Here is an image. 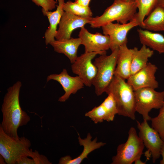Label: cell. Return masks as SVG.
<instances>
[{"mask_svg": "<svg viewBox=\"0 0 164 164\" xmlns=\"http://www.w3.org/2000/svg\"><path fill=\"white\" fill-rule=\"evenodd\" d=\"M0 164H5V163H4V161H5V159H4V158L3 157L0 155Z\"/></svg>", "mask_w": 164, "mask_h": 164, "instance_id": "obj_32", "label": "cell"}, {"mask_svg": "<svg viewBox=\"0 0 164 164\" xmlns=\"http://www.w3.org/2000/svg\"><path fill=\"white\" fill-rule=\"evenodd\" d=\"M22 83L18 81L9 87L5 95L2 105V120L0 127L9 136L15 138L19 137L17 130L30 120L29 116L20 105L19 93Z\"/></svg>", "mask_w": 164, "mask_h": 164, "instance_id": "obj_1", "label": "cell"}, {"mask_svg": "<svg viewBox=\"0 0 164 164\" xmlns=\"http://www.w3.org/2000/svg\"><path fill=\"white\" fill-rule=\"evenodd\" d=\"M146 87L134 91L136 111L142 115L144 120H151L149 112L152 109H159L163 104L164 91Z\"/></svg>", "mask_w": 164, "mask_h": 164, "instance_id": "obj_7", "label": "cell"}, {"mask_svg": "<svg viewBox=\"0 0 164 164\" xmlns=\"http://www.w3.org/2000/svg\"><path fill=\"white\" fill-rule=\"evenodd\" d=\"M118 48L111 51L109 55L106 54L100 55L93 62L97 71L93 85L97 96L105 92L114 75Z\"/></svg>", "mask_w": 164, "mask_h": 164, "instance_id": "obj_5", "label": "cell"}, {"mask_svg": "<svg viewBox=\"0 0 164 164\" xmlns=\"http://www.w3.org/2000/svg\"><path fill=\"white\" fill-rule=\"evenodd\" d=\"M16 164H36V162L33 159L28 158L27 156H24L18 159Z\"/></svg>", "mask_w": 164, "mask_h": 164, "instance_id": "obj_27", "label": "cell"}, {"mask_svg": "<svg viewBox=\"0 0 164 164\" xmlns=\"http://www.w3.org/2000/svg\"><path fill=\"white\" fill-rule=\"evenodd\" d=\"M121 0L123 1H124L129 2L135 1L136 0Z\"/></svg>", "mask_w": 164, "mask_h": 164, "instance_id": "obj_33", "label": "cell"}, {"mask_svg": "<svg viewBox=\"0 0 164 164\" xmlns=\"http://www.w3.org/2000/svg\"><path fill=\"white\" fill-rule=\"evenodd\" d=\"M141 43L157 51L164 53V36L159 33L153 32L141 29H137Z\"/></svg>", "mask_w": 164, "mask_h": 164, "instance_id": "obj_20", "label": "cell"}, {"mask_svg": "<svg viewBox=\"0 0 164 164\" xmlns=\"http://www.w3.org/2000/svg\"><path fill=\"white\" fill-rule=\"evenodd\" d=\"M107 52H87L78 56L71 66L73 73L80 77L84 85L91 87L96 76L97 69L92 62L97 55L106 54Z\"/></svg>", "mask_w": 164, "mask_h": 164, "instance_id": "obj_8", "label": "cell"}, {"mask_svg": "<svg viewBox=\"0 0 164 164\" xmlns=\"http://www.w3.org/2000/svg\"><path fill=\"white\" fill-rule=\"evenodd\" d=\"M151 120L152 127L158 132L164 142V102L162 106L159 109L158 115L152 118Z\"/></svg>", "mask_w": 164, "mask_h": 164, "instance_id": "obj_25", "label": "cell"}, {"mask_svg": "<svg viewBox=\"0 0 164 164\" xmlns=\"http://www.w3.org/2000/svg\"><path fill=\"white\" fill-rule=\"evenodd\" d=\"M92 18L83 17L64 12L59 24L55 39L61 40L70 38L75 29L89 24Z\"/></svg>", "mask_w": 164, "mask_h": 164, "instance_id": "obj_14", "label": "cell"}, {"mask_svg": "<svg viewBox=\"0 0 164 164\" xmlns=\"http://www.w3.org/2000/svg\"><path fill=\"white\" fill-rule=\"evenodd\" d=\"M58 5L55 11L53 12L46 11L42 9L43 15L48 19L50 25L44 34L45 43L50 44L54 41L57 31V26L59 24L62 16L64 12L63 9L64 0H57Z\"/></svg>", "mask_w": 164, "mask_h": 164, "instance_id": "obj_17", "label": "cell"}, {"mask_svg": "<svg viewBox=\"0 0 164 164\" xmlns=\"http://www.w3.org/2000/svg\"><path fill=\"white\" fill-rule=\"evenodd\" d=\"M157 69L155 65L148 63L145 67L131 75L127 80V82L134 91L146 87L157 88L159 87V84L155 74Z\"/></svg>", "mask_w": 164, "mask_h": 164, "instance_id": "obj_11", "label": "cell"}, {"mask_svg": "<svg viewBox=\"0 0 164 164\" xmlns=\"http://www.w3.org/2000/svg\"><path fill=\"white\" fill-rule=\"evenodd\" d=\"M81 41V45L84 47L85 52H106L110 49V39L108 35L100 32L94 34L89 32L83 27L78 35Z\"/></svg>", "mask_w": 164, "mask_h": 164, "instance_id": "obj_12", "label": "cell"}, {"mask_svg": "<svg viewBox=\"0 0 164 164\" xmlns=\"http://www.w3.org/2000/svg\"><path fill=\"white\" fill-rule=\"evenodd\" d=\"M132 50L131 75L145 67L148 63L149 59L154 54V50L144 45L139 50L136 47Z\"/></svg>", "mask_w": 164, "mask_h": 164, "instance_id": "obj_22", "label": "cell"}, {"mask_svg": "<svg viewBox=\"0 0 164 164\" xmlns=\"http://www.w3.org/2000/svg\"><path fill=\"white\" fill-rule=\"evenodd\" d=\"M50 44L53 47L54 51L65 55L72 64L76 60L78 56L77 51L81 41L79 38H71L69 39L56 40Z\"/></svg>", "mask_w": 164, "mask_h": 164, "instance_id": "obj_19", "label": "cell"}, {"mask_svg": "<svg viewBox=\"0 0 164 164\" xmlns=\"http://www.w3.org/2000/svg\"><path fill=\"white\" fill-rule=\"evenodd\" d=\"M157 5L164 8V0H159Z\"/></svg>", "mask_w": 164, "mask_h": 164, "instance_id": "obj_31", "label": "cell"}, {"mask_svg": "<svg viewBox=\"0 0 164 164\" xmlns=\"http://www.w3.org/2000/svg\"><path fill=\"white\" fill-rule=\"evenodd\" d=\"M78 141L80 145L84 147L81 153L77 157L73 159L69 155L61 158L59 161L60 164H80L85 158H87L88 155L94 150L104 146L106 143L102 142H97L96 138L91 141L92 138L90 133L87 134V137L84 139H81L78 134Z\"/></svg>", "mask_w": 164, "mask_h": 164, "instance_id": "obj_16", "label": "cell"}, {"mask_svg": "<svg viewBox=\"0 0 164 164\" xmlns=\"http://www.w3.org/2000/svg\"><path fill=\"white\" fill-rule=\"evenodd\" d=\"M141 27L151 31H164V8L157 5L144 19Z\"/></svg>", "mask_w": 164, "mask_h": 164, "instance_id": "obj_21", "label": "cell"}, {"mask_svg": "<svg viewBox=\"0 0 164 164\" xmlns=\"http://www.w3.org/2000/svg\"><path fill=\"white\" fill-rule=\"evenodd\" d=\"M159 0H136L138 11L136 15L141 27L146 16L157 5Z\"/></svg>", "mask_w": 164, "mask_h": 164, "instance_id": "obj_24", "label": "cell"}, {"mask_svg": "<svg viewBox=\"0 0 164 164\" xmlns=\"http://www.w3.org/2000/svg\"><path fill=\"white\" fill-rule=\"evenodd\" d=\"M105 92L112 95L118 114L135 120L136 111L134 91L125 80L114 75Z\"/></svg>", "mask_w": 164, "mask_h": 164, "instance_id": "obj_2", "label": "cell"}, {"mask_svg": "<svg viewBox=\"0 0 164 164\" xmlns=\"http://www.w3.org/2000/svg\"><path fill=\"white\" fill-rule=\"evenodd\" d=\"M138 9L136 1L114 0L102 15L92 17L89 24L93 28H100L113 22L126 23L135 18Z\"/></svg>", "mask_w": 164, "mask_h": 164, "instance_id": "obj_3", "label": "cell"}, {"mask_svg": "<svg viewBox=\"0 0 164 164\" xmlns=\"http://www.w3.org/2000/svg\"><path fill=\"white\" fill-rule=\"evenodd\" d=\"M128 134L126 142L118 146L117 154L112 157V164H132L140 158L143 153L145 146L135 128L131 127Z\"/></svg>", "mask_w": 164, "mask_h": 164, "instance_id": "obj_6", "label": "cell"}, {"mask_svg": "<svg viewBox=\"0 0 164 164\" xmlns=\"http://www.w3.org/2000/svg\"><path fill=\"white\" fill-rule=\"evenodd\" d=\"M64 12L80 17H92L93 13L89 6L82 5L75 2L69 0L65 2L63 6Z\"/></svg>", "mask_w": 164, "mask_h": 164, "instance_id": "obj_23", "label": "cell"}, {"mask_svg": "<svg viewBox=\"0 0 164 164\" xmlns=\"http://www.w3.org/2000/svg\"><path fill=\"white\" fill-rule=\"evenodd\" d=\"M132 50L125 44L118 50L117 64L114 75L124 80H127L131 75Z\"/></svg>", "mask_w": 164, "mask_h": 164, "instance_id": "obj_18", "label": "cell"}, {"mask_svg": "<svg viewBox=\"0 0 164 164\" xmlns=\"http://www.w3.org/2000/svg\"><path fill=\"white\" fill-rule=\"evenodd\" d=\"M36 5L46 11H51L56 8V1L55 0H31Z\"/></svg>", "mask_w": 164, "mask_h": 164, "instance_id": "obj_26", "label": "cell"}, {"mask_svg": "<svg viewBox=\"0 0 164 164\" xmlns=\"http://www.w3.org/2000/svg\"><path fill=\"white\" fill-rule=\"evenodd\" d=\"M139 23L136 17L127 23L121 24L111 22L101 27L103 34L109 36L110 39V49L111 51L120 46L127 44V35L132 29Z\"/></svg>", "mask_w": 164, "mask_h": 164, "instance_id": "obj_9", "label": "cell"}, {"mask_svg": "<svg viewBox=\"0 0 164 164\" xmlns=\"http://www.w3.org/2000/svg\"><path fill=\"white\" fill-rule=\"evenodd\" d=\"M30 141L24 137L18 138L7 134L0 127V155L8 164H16L21 157L27 156L32 158L34 151L29 149Z\"/></svg>", "mask_w": 164, "mask_h": 164, "instance_id": "obj_4", "label": "cell"}, {"mask_svg": "<svg viewBox=\"0 0 164 164\" xmlns=\"http://www.w3.org/2000/svg\"><path fill=\"white\" fill-rule=\"evenodd\" d=\"M160 155L162 156V159L160 161V164H164V142L161 148Z\"/></svg>", "mask_w": 164, "mask_h": 164, "instance_id": "obj_29", "label": "cell"}, {"mask_svg": "<svg viewBox=\"0 0 164 164\" xmlns=\"http://www.w3.org/2000/svg\"><path fill=\"white\" fill-rule=\"evenodd\" d=\"M46 80L47 81L51 80H55L62 86L65 93L58 99V101L60 102H65L71 94H76L84 85L79 77L70 76L65 69H63L60 74H53L48 75Z\"/></svg>", "mask_w": 164, "mask_h": 164, "instance_id": "obj_13", "label": "cell"}, {"mask_svg": "<svg viewBox=\"0 0 164 164\" xmlns=\"http://www.w3.org/2000/svg\"><path fill=\"white\" fill-rule=\"evenodd\" d=\"M137 123L139 130L138 136L148 149L146 155H151L152 162L155 163L161 155V148L164 142L158 132L149 126L147 121L143 120L140 123L137 121Z\"/></svg>", "mask_w": 164, "mask_h": 164, "instance_id": "obj_10", "label": "cell"}, {"mask_svg": "<svg viewBox=\"0 0 164 164\" xmlns=\"http://www.w3.org/2000/svg\"><path fill=\"white\" fill-rule=\"evenodd\" d=\"M91 0H75V2L83 6L88 7Z\"/></svg>", "mask_w": 164, "mask_h": 164, "instance_id": "obj_28", "label": "cell"}, {"mask_svg": "<svg viewBox=\"0 0 164 164\" xmlns=\"http://www.w3.org/2000/svg\"><path fill=\"white\" fill-rule=\"evenodd\" d=\"M135 164H145L146 162H143L140 159V158H138L135 160L134 162Z\"/></svg>", "mask_w": 164, "mask_h": 164, "instance_id": "obj_30", "label": "cell"}, {"mask_svg": "<svg viewBox=\"0 0 164 164\" xmlns=\"http://www.w3.org/2000/svg\"><path fill=\"white\" fill-rule=\"evenodd\" d=\"M108 97L99 106L86 112L85 116L90 118L95 123L102 122L104 120L112 121L115 115L118 114L116 103L112 95Z\"/></svg>", "mask_w": 164, "mask_h": 164, "instance_id": "obj_15", "label": "cell"}]
</instances>
